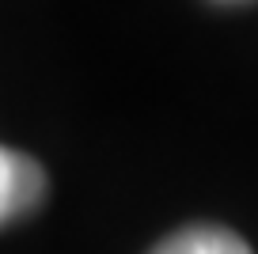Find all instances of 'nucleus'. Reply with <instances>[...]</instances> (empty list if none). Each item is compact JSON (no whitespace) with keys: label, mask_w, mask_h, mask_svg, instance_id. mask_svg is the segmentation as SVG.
Wrapping results in <instances>:
<instances>
[{"label":"nucleus","mask_w":258,"mask_h":254,"mask_svg":"<svg viewBox=\"0 0 258 254\" xmlns=\"http://www.w3.org/2000/svg\"><path fill=\"white\" fill-rule=\"evenodd\" d=\"M46 198V171L31 156L0 144V224L31 213Z\"/></svg>","instance_id":"nucleus-1"},{"label":"nucleus","mask_w":258,"mask_h":254,"mask_svg":"<svg viewBox=\"0 0 258 254\" xmlns=\"http://www.w3.org/2000/svg\"><path fill=\"white\" fill-rule=\"evenodd\" d=\"M152 254H254L235 231L217 228V224H194L175 235H167L163 243H156Z\"/></svg>","instance_id":"nucleus-2"},{"label":"nucleus","mask_w":258,"mask_h":254,"mask_svg":"<svg viewBox=\"0 0 258 254\" xmlns=\"http://www.w3.org/2000/svg\"><path fill=\"white\" fill-rule=\"evenodd\" d=\"M213 4H247V0H213Z\"/></svg>","instance_id":"nucleus-3"}]
</instances>
